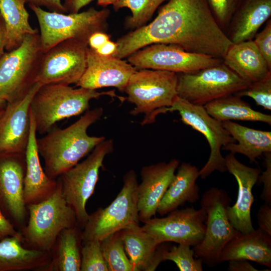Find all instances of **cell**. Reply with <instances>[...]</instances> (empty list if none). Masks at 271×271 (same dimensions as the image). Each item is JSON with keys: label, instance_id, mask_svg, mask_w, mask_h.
I'll use <instances>...</instances> for the list:
<instances>
[{"label": "cell", "instance_id": "obj_1", "mask_svg": "<svg viewBox=\"0 0 271 271\" xmlns=\"http://www.w3.org/2000/svg\"><path fill=\"white\" fill-rule=\"evenodd\" d=\"M117 43L126 56L148 45L163 43L222 59L232 44L207 0H168L151 23L131 30Z\"/></svg>", "mask_w": 271, "mask_h": 271}, {"label": "cell", "instance_id": "obj_2", "mask_svg": "<svg viewBox=\"0 0 271 271\" xmlns=\"http://www.w3.org/2000/svg\"><path fill=\"white\" fill-rule=\"evenodd\" d=\"M103 113L101 107L88 110L67 127H53L45 136L37 139L39 153L44 161V170L50 178L57 179L105 140L104 137L90 136L87 132Z\"/></svg>", "mask_w": 271, "mask_h": 271}, {"label": "cell", "instance_id": "obj_3", "mask_svg": "<svg viewBox=\"0 0 271 271\" xmlns=\"http://www.w3.org/2000/svg\"><path fill=\"white\" fill-rule=\"evenodd\" d=\"M104 95L117 97L121 102L125 99L116 95L114 90L98 92L80 87L74 88L63 84L41 85L30 105L36 132L46 133L57 122L83 113L88 110L91 99Z\"/></svg>", "mask_w": 271, "mask_h": 271}, {"label": "cell", "instance_id": "obj_4", "mask_svg": "<svg viewBox=\"0 0 271 271\" xmlns=\"http://www.w3.org/2000/svg\"><path fill=\"white\" fill-rule=\"evenodd\" d=\"M57 179V188L50 197L27 206L28 220L20 231L26 248L49 253L63 230L78 226L75 213L66 203Z\"/></svg>", "mask_w": 271, "mask_h": 271}, {"label": "cell", "instance_id": "obj_5", "mask_svg": "<svg viewBox=\"0 0 271 271\" xmlns=\"http://www.w3.org/2000/svg\"><path fill=\"white\" fill-rule=\"evenodd\" d=\"M177 73L151 69H137L123 92L134 105L132 115L145 113L142 125L153 122L156 117L171 106L177 95Z\"/></svg>", "mask_w": 271, "mask_h": 271}, {"label": "cell", "instance_id": "obj_6", "mask_svg": "<svg viewBox=\"0 0 271 271\" xmlns=\"http://www.w3.org/2000/svg\"><path fill=\"white\" fill-rule=\"evenodd\" d=\"M35 14L40 27V37L44 53L64 41L75 39L88 42L97 31L105 32L110 11L90 8L76 13H60L29 6Z\"/></svg>", "mask_w": 271, "mask_h": 271}, {"label": "cell", "instance_id": "obj_7", "mask_svg": "<svg viewBox=\"0 0 271 271\" xmlns=\"http://www.w3.org/2000/svg\"><path fill=\"white\" fill-rule=\"evenodd\" d=\"M44 52L39 32L27 35L17 48L0 58V97L7 102L25 95L37 83Z\"/></svg>", "mask_w": 271, "mask_h": 271}, {"label": "cell", "instance_id": "obj_8", "mask_svg": "<svg viewBox=\"0 0 271 271\" xmlns=\"http://www.w3.org/2000/svg\"><path fill=\"white\" fill-rule=\"evenodd\" d=\"M138 185L136 172H126L122 188L113 201L89 215L82 231V244L100 241L113 233L139 224Z\"/></svg>", "mask_w": 271, "mask_h": 271}, {"label": "cell", "instance_id": "obj_9", "mask_svg": "<svg viewBox=\"0 0 271 271\" xmlns=\"http://www.w3.org/2000/svg\"><path fill=\"white\" fill-rule=\"evenodd\" d=\"M231 199L222 189L212 187L206 191L200 201L206 213L205 231L202 240L193 246L194 255L208 266L219 263L220 253L226 244L239 232L230 223L227 207Z\"/></svg>", "mask_w": 271, "mask_h": 271}, {"label": "cell", "instance_id": "obj_10", "mask_svg": "<svg viewBox=\"0 0 271 271\" xmlns=\"http://www.w3.org/2000/svg\"><path fill=\"white\" fill-rule=\"evenodd\" d=\"M113 149L112 140H105L94 148L85 160L58 178L63 196L74 211L78 226L82 229L89 215L86 209V203L94 192L104 159Z\"/></svg>", "mask_w": 271, "mask_h": 271}, {"label": "cell", "instance_id": "obj_11", "mask_svg": "<svg viewBox=\"0 0 271 271\" xmlns=\"http://www.w3.org/2000/svg\"><path fill=\"white\" fill-rule=\"evenodd\" d=\"M178 96L192 104L206 103L246 88L249 84L222 62L195 72L177 73Z\"/></svg>", "mask_w": 271, "mask_h": 271}, {"label": "cell", "instance_id": "obj_12", "mask_svg": "<svg viewBox=\"0 0 271 271\" xmlns=\"http://www.w3.org/2000/svg\"><path fill=\"white\" fill-rule=\"evenodd\" d=\"M173 111H178L182 122L202 133L208 143L209 157L199 170V177L205 179L215 171L221 173L227 171L225 159L221 150L235 141L223 127L222 122L210 115L203 106L192 104L178 95L171 106L164 109V113Z\"/></svg>", "mask_w": 271, "mask_h": 271}, {"label": "cell", "instance_id": "obj_13", "mask_svg": "<svg viewBox=\"0 0 271 271\" xmlns=\"http://www.w3.org/2000/svg\"><path fill=\"white\" fill-rule=\"evenodd\" d=\"M88 42L68 39L44 53L37 77L42 85L76 84L86 67Z\"/></svg>", "mask_w": 271, "mask_h": 271}, {"label": "cell", "instance_id": "obj_14", "mask_svg": "<svg viewBox=\"0 0 271 271\" xmlns=\"http://www.w3.org/2000/svg\"><path fill=\"white\" fill-rule=\"evenodd\" d=\"M127 61L136 69H151L176 73H189L214 66L222 59L187 52L174 45L153 44L131 54Z\"/></svg>", "mask_w": 271, "mask_h": 271}, {"label": "cell", "instance_id": "obj_15", "mask_svg": "<svg viewBox=\"0 0 271 271\" xmlns=\"http://www.w3.org/2000/svg\"><path fill=\"white\" fill-rule=\"evenodd\" d=\"M26 171L25 154H0V210L19 232L29 217L24 196Z\"/></svg>", "mask_w": 271, "mask_h": 271}, {"label": "cell", "instance_id": "obj_16", "mask_svg": "<svg viewBox=\"0 0 271 271\" xmlns=\"http://www.w3.org/2000/svg\"><path fill=\"white\" fill-rule=\"evenodd\" d=\"M206 213L202 208L174 210L164 217L152 218L142 228L159 243L174 242L194 246L203 239Z\"/></svg>", "mask_w": 271, "mask_h": 271}, {"label": "cell", "instance_id": "obj_17", "mask_svg": "<svg viewBox=\"0 0 271 271\" xmlns=\"http://www.w3.org/2000/svg\"><path fill=\"white\" fill-rule=\"evenodd\" d=\"M42 85L36 83L22 98L7 102L0 117V154H26L30 132V105Z\"/></svg>", "mask_w": 271, "mask_h": 271}, {"label": "cell", "instance_id": "obj_18", "mask_svg": "<svg viewBox=\"0 0 271 271\" xmlns=\"http://www.w3.org/2000/svg\"><path fill=\"white\" fill-rule=\"evenodd\" d=\"M86 54V67L76 86L93 90L114 87L123 92L129 78L137 69L126 61L113 56H101L89 47Z\"/></svg>", "mask_w": 271, "mask_h": 271}, {"label": "cell", "instance_id": "obj_19", "mask_svg": "<svg viewBox=\"0 0 271 271\" xmlns=\"http://www.w3.org/2000/svg\"><path fill=\"white\" fill-rule=\"evenodd\" d=\"M179 164L180 161L174 159L142 168L137 195L140 221L144 223L155 216Z\"/></svg>", "mask_w": 271, "mask_h": 271}, {"label": "cell", "instance_id": "obj_20", "mask_svg": "<svg viewBox=\"0 0 271 271\" xmlns=\"http://www.w3.org/2000/svg\"><path fill=\"white\" fill-rule=\"evenodd\" d=\"M227 171L235 178L238 195L235 204L227 207V215L232 225L239 232L248 233L254 230L250 210L254 201L252 190L258 180L261 171L240 163L231 153L225 157Z\"/></svg>", "mask_w": 271, "mask_h": 271}, {"label": "cell", "instance_id": "obj_21", "mask_svg": "<svg viewBox=\"0 0 271 271\" xmlns=\"http://www.w3.org/2000/svg\"><path fill=\"white\" fill-rule=\"evenodd\" d=\"M30 132L26 151V171L24 196L26 206L42 202L55 191L57 179L50 178L43 169L37 145V132L33 114L30 112Z\"/></svg>", "mask_w": 271, "mask_h": 271}, {"label": "cell", "instance_id": "obj_22", "mask_svg": "<svg viewBox=\"0 0 271 271\" xmlns=\"http://www.w3.org/2000/svg\"><path fill=\"white\" fill-rule=\"evenodd\" d=\"M120 233L133 271H154L164 261L163 253L167 247L158 243L139 224Z\"/></svg>", "mask_w": 271, "mask_h": 271}, {"label": "cell", "instance_id": "obj_23", "mask_svg": "<svg viewBox=\"0 0 271 271\" xmlns=\"http://www.w3.org/2000/svg\"><path fill=\"white\" fill-rule=\"evenodd\" d=\"M271 16V0H239L225 33L232 44L252 40Z\"/></svg>", "mask_w": 271, "mask_h": 271}, {"label": "cell", "instance_id": "obj_24", "mask_svg": "<svg viewBox=\"0 0 271 271\" xmlns=\"http://www.w3.org/2000/svg\"><path fill=\"white\" fill-rule=\"evenodd\" d=\"M222 63L249 85L271 74V68L253 40L232 44Z\"/></svg>", "mask_w": 271, "mask_h": 271}, {"label": "cell", "instance_id": "obj_25", "mask_svg": "<svg viewBox=\"0 0 271 271\" xmlns=\"http://www.w3.org/2000/svg\"><path fill=\"white\" fill-rule=\"evenodd\" d=\"M245 259L271 268V236L259 228L248 233L239 232L223 248L219 263Z\"/></svg>", "mask_w": 271, "mask_h": 271}, {"label": "cell", "instance_id": "obj_26", "mask_svg": "<svg viewBox=\"0 0 271 271\" xmlns=\"http://www.w3.org/2000/svg\"><path fill=\"white\" fill-rule=\"evenodd\" d=\"M163 196L157 213L163 216L177 209L186 202L195 203L199 199L197 180L199 170L194 165L182 163Z\"/></svg>", "mask_w": 271, "mask_h": 271}, {"label": "cell", "instance_id": "obj_27", "mask_svg": "<svg viewBox=\"0 0 271 271\" xmlns=\"http://www.w3.org/2000/svg\"><path fill=\"white\" fill-rule=\"evenodd\" d=\"M50 261L49 253L25 248L21 236L0 241V271H42Z\"/></svg>", "mask_w": 271, "mask_h": 271}, {"label": "cell", "instance_id": "obj_28", "mask_svg": "<svg viewBox=\"0 0 271 271\" xmlns=\"http://www.w3.org/2000/svg\"><path fill=\"white\" fill-rule=\"evenodd\" d=\"M223 127L235 141L222 148L230 153L241 154L253 163L266 153L271 152V132L255 129L232 121L222 122Z\"/></svg>", "mask_w": 271, "mask_h": 271}, {"label": "cell", "instance_id": "obj_29", "mask_svg": "<svg viewBox=\"0 0 271 271\" xmlns=\"http://www.w3.org/2000/svg\"><path fill=\"white\" fill-rule=\"evenodd\" d=\"M82 229L78 226L63 230L49 254L50 261L42 271H80Z\"/></svg>", "mask_w": 271, "mask_h": 271}, {"label": "cell", "instance_id": "obj_30", "mask_svg": "<svg viewBox=\"0 0 271 271\" xmlns=\"http://www.w3.org/2000/svg\"><path fill=\"white\" fill-rule=\"evenodd\" d=\"M24 0H0V15L6 30L7 51L19 47L27 35L38 32L30 24Z\"/></svg>", "mask_w": 271, "mask_h": 271}, {"label": "cell", "instance_id": "obj_31", "mask_svg": "<svg viewBox=\"0 0 271 271\" xmlns=\"http://www.w3.org/2000/svg\"><path fill=\"white\" fill-rule=\"evenodd\" d=\"M207 112L220 121H260L271 124V115L256 111L234 94L211 101L204 106Z\"/></svg>", "mask_w": 271, "mask_h": 271}, {"label": "cell", "instance_id": "obj_32", "mask_svg": "<svg viewBox=\"0 0 271 271\" xmlns=\"http://www.w3.org/2000/svg\"><path fill=\"white\" fill-rule=\"evenodd\" d=\"M100 246L109 271H133L125 252L120 231L101 240Z\"/></svg>", "mask_w": 271, "mask_h": 271}, {"label": "cell", "instance_id": "obj_33", "mask_svg": "<svg viewBox=\"0 0 271 271\" xmlns=\"http://www.w3.org/2000/svg\"><path fill=\"white\" fill-rule=\"evenodd\" d=\"M168 0H119L113 6L115 11L126 8L131 13L126 20V26L134 30L145 25L152 17L156 10Z\"/></svg>", "mask_w": 271, "mask_h": 271}, {"label": "cell", "instance_id": "obj_34", "mask_svg": "<svg viewBox=\"0 0 271 271\" xmlns=\"http://www.w3.org/2000/svg\"><path fill=\"white\" fill-rule=\"evenodd\" d=\"M190 246L179 244L171 248L166 247L163 253L164 261H173L180 271H202V261L194 258V252Z\"/></svg>", "mask_w": 271, "mask_h": 271}, {"label": "cell", "instance_id": "obj_35", "mask_svg": "<svg viewBox=\"0 0 271 271\" xmlns=\"http://www.w3.org/2000/svg\"><path fill=\"white\" fill-rule=\"evenodd\" d=\"M80 271H109L101 249L100 241L82 244Z\"/></svg>", "mask_w": 271, "mask_h": 271}, {"label": "cell", "instance_id": "obj_36", "mask_svg": "<svg viewBox=\"0 0 271 271\" xmlns=\"http://www.w3.org/2000/svg\"><path fill=\"white\" fill-rule=\"evenodd\" d=\"M234 94L240 97L252 98L256 103L264 109L271 110V74L264 79L249 84L246 88Z\"/></svg>", "mask_w": 271, "mask_h": 271}, {"label": "cell", "instance_id": "obj_37", "mask_svg": "<svg viewBox=\"0 0 271 271\" xmlns=\"http://www.w3.org/2000/svg\"><path fill=\"white\" fill-rule=\"evenodd\" d=\"M220 27L225 33L239 0H207Z\"/></svg>", "mask_w": 271, "mask_h": 271}, {"label": "cell", "instance_id": "obj_38", "mask_svg": "<svg viewBox=\"0 0 271 271\" xmlns=\"http://www.w3.org/2000/svg\"><path fill=\"white\" fill-rule=\"evenodd\" d=\"M253 40L259 51L271 68V20L266 21L263 30L257 33Z\"/></svg>", "mask_w": 271, "mask_h": 271}, {"label": "cell", "instance_id": "obj_39", "mask_svg": "<svg viewBox=\"0 0 271 271\" xmlns=\"http://www.w3.org/2000/svg\"><path fill=\"white\" fill-rule=\"evenodd\" d=\"M266 169L259 175L258 179L263 184L261 198L265 203L271 202V152L264 154Z\"/></svg>", "mask_w": 271, "mask_h": 271}, {"label": "cell", "instance_id": "obj_40", "mask_svg": "<svg viewBox=\"0 0 271 271\" xmlns=\"http://www.w3.org/2000/svg\"><path fill=\"white\" fill-rule=\"evenodd\" d=\"M259 227L266 234L271 236V206L265 203L260 206L257 214Z\"/></svg>", "mask_w": 271, "mask_h": 271}, {"label": "cell", "instance_id": "obj_41", "mask_svg": "<svg viewBox=\"0 0 271 271\" xmlns=\"http://www.w3.org/2000/svg\"><path fill=\"white\" fill-rule=\"evenodd\" d=\"M28 6L44 7L50 12L68 13L63 6L61 0H24Z\"/></svg>", "mask_w": 271, "mask_h": 271}, {"label": "cell", "instance_id": "obj_42", "mask_svg": "<svg viewBox=\"0 0 271 271\" xmlns=\"http://www.w3.org/2000/svg\"><path fill=\"white\" fill-rule=\"evenodd\" d=\"M16 230L0 210V241L9 236H21Z\"/></svg>", "mask_w": 271, "mask_h": 271}, {"label": "cell", "instance_id": "obj_43", "mask_svg": "<svg viewBox=\"0 0 271 271\" xmlns=\"http://www.w3.org/2000/svg\"><path fill=\"white\" fill-rule=\"evenodd\" d=\"M110 39V36L103 31H97L93 33L89 38L88 45L94 50L104 45Z\"/></svg>", "mask_w": 271, "mask_h": 271}, {"label": "cell", "instance_id": "obj_44", "mask_svg": "<svg viewBox=\"0 0 271 271\" xmlns=\"http://www.w3.org/2000/svg\"><path fill=\"white\" fill-rule=\"evenodd\" d=\"M228 270L229 271H257L256 268L245 259L229 260Z\"/></svg>", "mask_w": 271, "mask_h": 271}, {"label": "cell", "instance_id": "obj_45", "mask_svg": "<svg viewBox=\"0 0 271 271\" xmlns=\"http://www.w3.org/2000/svg\"><path fill=\"white\" fill-rule=\"evenodd\" d=\"M93 0H64L65 10L69 13H76Z\"/></svg>", "mask_w": 271, "mask_h": 271}, {"label": "cell", "instance_id": "obj_46", "mask_svg": "<svg viewBox=\"0 0 271 271\" xmlns=\"http://www.w3.org/2000/svg\"><path fill=\"white\" fill-rule=\"evenodd\" d=\"M117 45L116 42L107 41L104 45L95 50L98 54L103 56H112L116 51Z\"/></svg>", "mask_w": 271, "mask_h": 271}, {"label": "cell", "instance_id": "obj_47", "mask_svg": "<svg viewBox=\"0 0 271 271\" xmlns=\"http://www.w3.org/2000/svg\"><path fill=\"white\" fill-rule=\"evenodd\" d=\"M6 46V30L4 21L0 15V58L4 54Z\"/></svg>", "mask_w": 271, "mask_h": 271}, {"label": "cell", "instance_id": "obj_48", "mask_svg": "<svg viewBox=\"0 0 271 271\" xmlns=\"http://www.w3.org/2000/svg\"><path fill=\"white\" fill-rule=\"evenodd\" d=\"M119 1V0H97V4L99 6L105 7L110 5L113 6Z\"/></svg>", "mask_w": 271, "mask_h": 271}, {"label": "cell", "instance_id": "obj_49", "mask_svg": "<svg viewBox=\"0 0 271 271\" xmlns=\"http://www.w3.org/2000/svg\"><path fill=\"white\" fill-rule=\"evenodd\" d=\"M7 104V101L2 97H0V110L4 108Z\"/></svg>", "mask_w": 271, "mask_h": 271}, {"label": "cell", "instance_id": "obj_50", "mask_svg": "<svg viewBox=\"0 0 271 271\" xmlns=\"http://www.w3.org/2000/svg\"><path fill=\"white\" fill-rule=\"evenodd\" d=\"M4 108L0 110V117H1L2 114L3 112Z\"/></svg>", "mask_w": 271, "mask_h": 271}]
</instances>
